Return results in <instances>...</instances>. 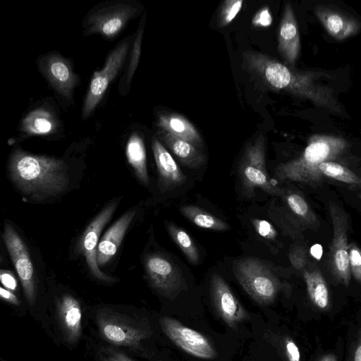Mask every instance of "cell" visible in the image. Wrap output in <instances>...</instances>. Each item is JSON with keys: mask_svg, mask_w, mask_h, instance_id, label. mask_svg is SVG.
Returning a JSON list of instances; mask_svg holds the SVG:
<instances>
[{"mask_svg": "<svg viewBox=\"0 0 361 361\" xmlns=\"http://www.w3.org/2000/svg\"><path fill=\"white\" fill-rule=\"evenodd\" d=\"M9 173L16 186L35 199L63 192L69 178L65 162L59 159L15 150L9 160Z\"/></svg>", "mask_w": 361, "mask_h": 361, "instance_id": "1", "label": "cell"}, {"mask_svg": "<svg viewBox=\"0 0 361 361\" xmlns=\"http://www.w3.org/2000/svg\"><path fill=\"white\" fill-rule=\"evenodd\" d=\"M289 259L295 269H302L307 262L305 250L301 247H293L289 252Z\"/></svg>", "mask_w": 361, "mask_h": 361, "instance_id": "34", "label": "cell"}, {"mask_svg": "<svg viewBox=\"0 0 361 361\" xmlns=\"http://www.w3.org/2000/svg\"><path fill=\"white\" fill-rule=\"evenodd\" d=\"M360 198L361 199V194L359 195Z\"/></svg>", "mask_w": 361, "mask_h": 361, "instance_id": "42", "label": "cell"}, {"mask_svg": "<svg viewBox=\"0 0 361 361\" xmlns=\"http://www.w3.org/2000/svg\"><path fill=\"white\" fill-rule=\"evenodd\" d=\"M102 361H135L128 357L126 354L116 352L109 351L107 354L102 356Z\"/></svg>", "mask_w": 361, "mask_h": 361, "instance_id": "37", "label": "cell"}, {"mask_svg": "<svg viewBox=\"0 0 361 361\" xmlns=\"http://www.w3.org/2000/svg\"><path fill=\"white\" fill-rule=\"evenodd\" d=\"M126 157L133 168L139 180L145 185L149 183L147 169L146 152L143 140L137 133H133L126 145Z\"/></svg>", "mask_w": 361, "mask_h": 361, "instance_id": "22", "label": "cell"}, {"mask_svg": "<svg viewBox=\"0 0 361 361\" xmlns=\"http://www.w3.org/2000/svg\"><path fill=\"white\" fill-rule=\"evenodd\" d=\"M56 317L65 339L69 343H76L82 331V310L79 301L66 294L56 303Z\"/></svg>", "mask_w": 361, "mask_h": 361, "instance_id": "17", "label": "cell"}, {"mask_svg": "<svg viewBox=\"0 0 361 361\" xmlns=\"http://www.w3.org/2000/svg\"><path fill=\"white\" fill-rule=\"evenodd\" d=\"M348 250L350 273L361 283V249L355 243H351Z\"/></svg>", "mask_w": 361, "mask_h": 361, "instance_id": "31", "label": "cell"}, {"mask_svg": "<svg viewBox=\"0 0 361 361\" xmlns=\"http://www.w3.org/2000/svg\"><path fill=\"white\" fill-rule=\"evenodd\" d=\"M252 225L256 232L262 237L269 240L276 238V231L269 221L255 219L252 220Z\"/></svg>", "mask_w": 361, "mask_h": 361, "instance_id": "32", "label": "cell"}, {"mask_svg": "<svg viewBox=\"0 0 361 361\" xmlns=\"http://www.w3.org/2000/svg\"><path fill=\"white\" fill-rule=\"evenodd\" d=\"M233 270L240 286L260 305H269L276 298L281 283L271 269L255 258H243L233 262Z\"/></svg>", "mask_w": 361, "mask_h": 361, "instance_id": "3", "label": "cell"}, {"mask_svg": "<svg viewBox=\"0 0 361 361\" xmlns=\"http://www.w3.org/2000/svg\"><path fill=\"white\" fill-rule=\"evenodd\" d=\"M159 135L170 150L187 167L198 169L205 163V157L190 142L160 130Z\"/></svg>", "mask_w": 361, "mask_h": 361, "instance_id": "21", "label": "cell"}, {"mask_svg": "<svg viewBox=\"0 0 361 361\" xmlns=\"http://www.w3.org/2000/svg\"><path fill=\"white\" fill-rule=\"evenodd\" d=\"M128 48V41H123L109 54L102 70L94 72L82 106L83 119H86L99 103L125 62Z\"/></svg>", "mask_w": 361, "mask_h": 361, "instance_id": "7", "label": "cell"}, {"mask_svg": "<svg viewBox=\"0 0 361 361\" xmlns=\"http://www.w3.org/2000/svg\"><path fill=\"white\" fill-rule=\"evenodd\" d=\"M37 64L51 87L62 97L70 99L78 78L68 59L51 53L41 56Z\"/></svg>", "mask_w": 361, "mask_h": 361, "instance_id": "13", "label": "cell"}, {"mask_svg": "<svg viewBox=\"0 0 361 361\" xmlns=\"http://www.w3.org/2000/svg\"><path fill=\"white\" fill-rule=\"evenodd\" d=\"M55 128L56 121L54 116L44 109H37L30 112L21 124V130L28 135L49 134Z\"/></svg>", "mask_w": 361, "mask_h": 361, "instance_id": "23", "label": "cell"}, {"mask_svg": "<svg viewBox=\"0 0 361 361\" xmlns=\"http://www.w3.org/2000/svg\"><path fill=\"white\" fill-rule=\"evenodd\" d=\"M159 324L165 335L187 353L202 359L216 357L214 347L201 333L169 317H161Z\"/></svg>", "mask_w": 361, "mask_h": 361, "instance_id": "8", "label": "cell"}, {"mask_svg": "<svg viewBox=\"0 0 361 361\" xmlns=\"http://www.w3.org/2000/svg\"><path fill=\"white\" fill-rule=\"evenodd\" d=\"M319 169L324 176L345 183L361 186V176L340 164L333 161H325L319 165Z\"/></svg>", "mask_w": 361, "mask_h": 361, "instance_id": "27", "label": "cell"}, {"mask_svg": "<svg viewBox=\"0 0 361 361\" xmlns=\"http://www.w3.org/2000/svg\"><path fill=\"white\" fill-rule=\"evenodd\" d=\"M243 4V0H227L223 3L219 13L220 27H225L233 21L240 12Z\"/></svg>", "mask_w": 361, "mask_h": 361, "instance_id": "29", "label": "cell"}, {"mask_svg": "<svg viewBox=\"0 0 361 361\" xmlns=\"http://www.w3.org/2000/svg\"><path fill=\"white\" fill-rule=\"evenodd\" d=\"M0 297L2 300L14 305H19L20 301L18 297L10 290L4 287L0 288Z\"/></svg>", "mask_w": 361, "mask_h": 361, "instance_id": "38", "label": "cell"}, {"mask_svg": "<svg viewBox=\"0 0 361 361\" xmlns=\"http://www.w3.org/2000/svg\"><path fill=\"white\" fill-rule=\"evenodd\" d=\"M286 202L292 212L304 221L307 222L316 221L309 204L300 195L290 192L286 195Z\"/></svg>", "mask_w": 361, "mask_h": 361, "instance_id": "28", "label": "cell"}, {"mask_svg": "<svg viewBox=\"0 0 361 361\" xmlns=\"http://www.w3.org/2000/svg\"><path fill=\"white\" fill-rule=\"evenodd\" d=\"M145 267L150 283L163 295L173 296L183 288L180 269L166 257L149 255L145 258Z\"/></svg>", "mask_w": 361, "mask_h": 361, "instance_id": "12", "label": "cell"}, {"mask_svg": "<svg viewBox=\"0 0 361 361\" xmlns=\"http://www.w3.org/2000/svg\"><path fill=\"white\" fill-rule=\"evenodd\" d=\"M152 149L158 171L160 191L165 192L183 185L187 180L186 176L157 138L152 140Z\"/></svg>", "mask_w": 361, "mask_h": 361, "instance_id": "16", "label": "cell"}, {"mask_svg": "<svg viewBox=\"0 0 361 361\" xmlns=\"http://www.w3.org/2000/svg\"><path fill=\"white\" fill-rule=\"evenodd\" d=\"M97 322L102 338L114 345L137 348L149 335L138 322L113 311L98 312Z\"/></svg>", "mask_w": 361, "mask_h": 361, "instance_id": "6", "label": "cell"}, {"mask_svg": "<svg viewBox=\"0 0 361 361\" xmlns=\"http://www.w3.org/2000/svg\"><path fill=\"white\" fill-rule=\"evenodd\" d=\"M3 238L21 281L26 299L32 305L36 299L35 271L28 250L9 224H5Z\"/></svg>", "mask_w": 361, "mask_h": 361, "instance_id": "9", "label": "cell"}, {"mask_svg": "<svg viewBox=\"0 0 361 361\" xmlns=\"http://www.w3.org/2000/svg\"><path fill=\"white\" fill-rule=\"evenodd\" d=\"M180 213L200 228L224 231L230 229L226 222L208 212L193 205H185L180 208Z\"/></svg>", "mask_w": 361, "mask_h": 361, "instance_id": "25", "label": "cell"}, {"mask_svg": "<svg viewBox=\"0 0 361 361\" xmlns=\"http://www.w3.org/2000/svg\"><path fill=\"white\" fill-rule=\"evenodd\" d=\"M143 25L144 23L142 22V23L140 24L137 35L135 37V39L133 42V49L130 54V60L129 62V65L128 67L127 71V78L126 81L127 84H129V82L131 80V78L135 71V69L137 66L140 56V51H141V42H142V33H143Z\"/></svg>", "mask_w": 361, "mask_h": 361, "instance_id": "30", "label": "cell"}, {"mask_svg": "<svg viewBox=\"0 0 361 361\" xmlns=\"http://www.w3.org/2000/svg\"><path fill=\"white\" fill-rule=\"evenodd\" d=\"M347 142L342 137L315 135L312 136L302 154L298 158L279 164L275 169V176L280 180H290L304 185L317 186L324 176L319 165L333 161L346 149Z\"/></svg>", "mask_w": 361, "mask_h": 361, "instance_id": "2", "label": "cell"}, {"mask_svg": "<svg viewBox=\"0 0 361 361\" xmlns=\"http://www.w3.org/2000/svg\"><path fill=\"white\" fill-rule=\"evenodd\" d=\"M265 136H257L246 146L238 166V173L245 195L251 196L255 188L271 195H280L282 190L270 179L266 169Z\"/></svg>", "mask_w": 361, "mask_h": 361, "instance_id": "4", "label": "cell"}, {"mask_svg": "<svg viewBox=\"0 0 361 361\" xmlns=\"http://www.w3.org/2000/svg\"><path fill=\"white\" fill-rule=\"evenodd\" d=\"M136 12L135 6L124 3L102 7L87 17L86 31L112 38L123 29Z\"/></svg>", "mask_w": 361, "mask_h": 361, "instance_id": "11", "label": "cell"}, {"mask_svg": "<svg viewBox=\"0 0 361 361\" xmlns=\"http://www.w3.org/2000/svg\"><path fill=\"white\" fill-rule=\"evenodd\" d=\"M286 353L288 361H300V353L295 343L290 338L285 342Z\"/></svg>", "mask_w": 361, "mask_h": 361, "instance_id": "36", "label": "cell"}, {"mask_svg": "<svg viewBox=\"0 0 361 361\" xmlns=\"http://www.w3.org/2000/svg\"><path fill=\"white\" fill-rule=\"evenodd\" d=\"M304 280L312 302L319 309H326L329 304V290L322 273L318 269L304 270Z\"/></svg>", "mask_w": 361, "mask_h": 361, "instance_id": "24", "label": "cell"}, {"mask_svg": "<svg viewBox=\"0 0 361 361\" xmlns=\"http://www.w3.org/2000/svg\"><path fill=\"white\" fill-rule=\"evenodd\" d=\"M168 231L174 242L184 253L192 264H197L200 260L198 250L190 235L183 228L169 223Z\"/></svg>", "mask_w": 361, "mask_h": 361, "instance_id": "26", "label": "cell"}, {"mask_svg": "<svg viewBox=\"0 0 361 361\" xmlns=\"http://www.w3.org/2000/svg\"><path fill=\"white\" fill-rule=\"evenodd\" d=\"M116 205V202H111L87 226L82 238V250L90 271L98 279L107 282L114 279L99 269L97 262V249L100 233L114 213Z\"/></svg>", "mask_w": 361, "mask_h": 361, "instance_id": "14", "label": "cell"}, {"mask_svg": "<svg viewBox=\"0 0 361 361\" xmlns=\"http://www.w3.org/2000/svg\"><path fill=\"white\" fill-rule=\"evenodd\" d=\"M350 361H361V328Z\"/></svg>", "mask_w": 361, "mask_h": 361, "instance_id": "39", "label": "cell"}, {"mask_svg": "<svg viewBox=\"0 0 361 361\" xmlns=\"http://www.w3.org/2000/svg\"><path fill=\"white\" fill-rule=\"evenodd\" d=\"M0 280L5 288L11 291H15L17 289V281L11 272L1 270L0 272Z\"/></svg>", "mask_w": 361, "mask_h": 361, "instance_id": "35", "label": "cell"}, {"mask_svg": "<svg viewBox=\"0 0 361 361\" xmlns=\"http://www.w3.org/2000/svg\"><path fill=\"white\" fill-rule=\"evenodd\" d=\"M300 49L297 21L291 5L287 3L279 25L278 51L288 65L293 66L298 57Z\"/></svg>", "mask_w": 361, "mask_h": 361, "instance_id": "15", "label": "cell"}, {"mask_svg": "<svg viewBox=\"0 0 361 361\" xmlns=\"http://www.w3.org/2000/svg\"><path fill=\"white\" fill-rule=\"evenodd\" d=\"M333 226V238L329 255V267L333 276L348 286L351 273L348 243V217L345 211L334 202L329 205Z\"/></svg>", "mask_w": 361, "mask_h": 361, "instance_id": "5", "label": "cell"}, {"mask_svg": "<svg viewBox=\"0 0 361 361\" xmlns=\"http://www.w3.org/2000/svg\"><path fill=\"white\" fill-rule=\"evenodd\" d=\"M209 293L216 314L228 327L235 329L240 324L249 319L247 311L221 276L216 274L212 276Z\"/></svg>", "mask_w": 361, "mask_h": 361, "instance_id": "10", "label": "cell"}, {"mask_svg": "<svg viewBox=\"0 0 361 361\" xmlns=\"http://www.w3.org/2000/svg\"><path fill=\"white\" fill-rule=\"evenodd\" d=\"M135 212H128L117 220L102 237L97 249L99 266L107 263L116 252Z\"/></svg>", "mask_w": 361, "mask_h": 361, "instance_id": "19", "label": "cell"}, {"mask_svg": "<svg viewBox=\"0 0 361 361\" xmlns=\"http://www.w3.org/2000/svg\"><path fill=\"white\" fill-rule=\"evenodd\" d=\"M314 13L328 33L336 39H345L360 29L357 20L326 6H317Z\"/></svg>", "mask_w": 361, "mask_h": 361, "instance_id": "18", "label": "cell"}, {"mask_svg": "<svg viewBox=\"0 0 361 361\" xmlns=\"http://www.w3.org/2000/svg\"><path fill=\"white\" fill-rule=\"evenodd\" d=\"M272 23V16L268 6L260 8L254 16L252 23L258 27H266Z\"/></svg>", "mask_w": 361, "mask_h": 361, "instance_id": "33", "label": "cell"}, {"mask_svg": "<svg viewBox=\"0 0 361 361\" xmlns=\"http://www.w3.org/2000/svg\"><path fill=\"white\" fill-rule=\"evenodd\" d=\"M323 253L322 246L319 244H314L310 248L311 255L317 259H320Z\"/></svg>", "mask_w": 361, "mask_h": 361, "instance_id": "40", "label": "cell"}, {"mask_svg": "<svg viewBox=\"0 0 361 361\" xmlns=\"http://www.w3.org/2000/svg\"><path fill=\"white\" fill-rule=\"evenodd\" d=\"M157 126L176 137L185 140L197 148L202 146V139L197 128L184 116L177 114H163L159 116Z\"/></svg>", "mask_w": 361, "mask_h": 361, "instance_id": "20", "label": "cell"}, {"mask_svg": "<svg viewBox=\"0 0 361 361\" xmlns=\"http://www.w3.org/2000/svg\"><path fill=\"white\" fill-rule=\"evenodd\" d=\"M319 361H338L336 356L333 354H327L320 358Z\"/></svg>", "mask_w": 361, "mask_h": 361, "instance_id": "41", "label": "cell"}]
</instances>
